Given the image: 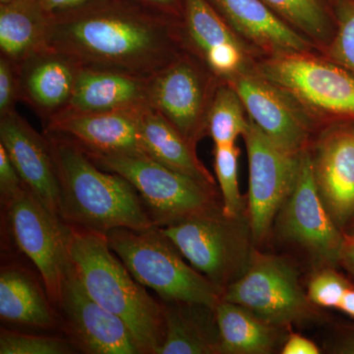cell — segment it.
<instances>
[{"label":"cell","instance_id":"484cf974","mask_svg":"<svg viewBox=\"0 0 354 354\" xmlns=\"http://www.w3.org/2000/svg\"><path fill=\"white\" fill-rule=\"evenodd\" d=\"M51 19L39 0L0 3V55L18 64L43 48Z\"/></svg>","mask_w":354,"mask_h":354},{"label":"cell","instance_id":"5bb4252c","mask_svg":"<svg viewBox=\"0 0 354 354\" xmlns=\"http://www.w3.org/2000/svg\"><path fill=\"white\" fill-rule=\"evenodd\" d=\"M225 82L241 97L249 120L274 145L295 155L308 148L311 121L285 93L254 70H245Z\"/></svg>","mask_w":354,"mask_h":354},{"label":"cell","instance_id":"44dd1931","mask_svg":"<svg viewBox=\"0 0 354 354\" xmlns=\"http://www.w3.org/2000/svg\"><path fill=\"white\" fill-rule=\"evenodd\" d=\"M149 79L113 70L81 66L68 104L53 120L74 114L106 113L149 106Z\"/></svg>","mask_w":354,"mask_h":354},{"label":"cell","instance_id":"8d00e7d4","mask_svg":"<svg viewBox=\"0 0 354 354\" xmlns=\"http://www.w3.org/2000/svg\"><path fill=\"white\" fill-rule=\"evenodd\" d=\"M138 1L167 15L180 18V19L183 17V0H138Z\"/></svg>","mask_w":354,"mask_h":354},{"label":"cell","instance_id":"8992f818","mask_svg":"<svg viewBox=\"0 0 354 354\" xmlns=\"http://www.w3.org/2000/svg\"><path fill=\"white\" fill-rule=\"evenodd\" d=\"M254 71L285 93L311 123L354 122V74L311 53L270 55Z\"/></svg>","mask_w":354,"mask_h":354},{"label":"cell","instance_id":"4316f807","mask_svg":"<svg viewBox=\"0 0 354 354\" xmlns=\"http://www.w3.org/2000/svg\"><path fill=\"white\" fill-rule=\"evenodd\" d=\"M286 24L313 43L327 48L335 22L330 0H261Z\"/></svg>","mask_w":354,"mask_h":354},{"label":"cell","instance_id":"1f68e13d","mask_svg":"<svg viewBox=\"0 0 354 354\" xmlns=\"http://www.w3.org/2000/svg\"><path fill=\"white\" fill-rule=\"evenodd\" d=\"M76 346L60 337L0 330V354H71Z\"/></svg>","mask_w":354,"mask_h":354},{"label":"cell","instance_id":"f1b7e54d","mask_svg":"<svg viewBox=\"0 0 354 354\" xmlns=\"http://www.w3.org/2000/svg\"><path fill=\"white\" fill-rule=\"evenodd\" d=\"M241 150L235 144L215 146L214 169L220 186L223 215L235 218L247 214V196L239 185V158Z\"/></svg>","mask_w":354,"mask_h":354},{"label":"cell","instance_id":"9a60e30c","mask_svg":"<svg viewBox=\"0 0 354 354\" xmlns=\"http://www.w3.org/2000/svg\"><path fill=\"white\" fill-rule=\"evenodd\" d=\"M309 149L317 191L344 232L354 216V122L324 127Z\"/></svg>","mask_w":354,"mask_h":354},{"label":"cell","instance_id":"52a82bcc","mask_svg":"<svg viewBox=\"0 0 354 354\" xmlns=\"http://www.w3.org/2000/svg\"><path fill=\"white\" fill-rule=\"evenodd\" d=\"M223 300L245 307L281 327L305 325L320 318L300 281L297 265L285 256L254 247L246 271L228 286Z\"/></svg>","mask_w":354,"mask_h":354},{"label":"cell","instance_id":"7bdbcfd3","mask_svg":"<svg viewBox=\"0 0 354 354\" xmlns=\"http://www.w3.org/2000/svg\"><path fill=\"white\" fill-rule=\"evenodd\" d=\"M349 1H353V2H354V0H349Z\"/></svg>","mask_w":354,"mask_h":354},{"label":"cell","instance_id":"ac0fdd59","mask_svg":"<svg viewBox=\"0 0 354 354\" xmlns=\"http://www.w3.org/2000/svg\"><path fill=\"white\" fill-rule=\"evenodd\" d=\"M17 65L20 102L38 114L44 127L68 104L81 65L69 55L46 46Z\"/></svg>","mask_w":354,"mask_h":354},{"label":"cell","instance_id":"60d3db41","mask_svg":"<svg viewBox=\"0 0 354 354\" xmlns=\"http://www.w3.org/2000/svg\"><path fill=\"white\" fill-rule=\"evenodd\" d=\"M344 234L346 235V236L353 237V239H354V216L353 220L349 221L348 225L344 227Z\"/></svg>","mask_w":354,"mask_h":354},{"label":"cell","instance_id":"d6a6232c","mask_svg":"<svg viewBox=\"0 0 354 354\" xmlns=\"http://www.w3.org/2000/svg\"><path fill=\"white\" fill-rule=\"evenodd\" d=\"M20 102L18 65L0 55V116L15 111Z\"/></svg>","mask_w":354,"mask_h":354},{"label":"cell","instance_id":"cb8c5ba5","mask_svg":"<svg viewBox=\"0 0 354 354\" xmlns=\"http://www.w3.org/2000/svg\"><path fill=\"white\" fill-rule=\"evenodd\" d=\"M221 335V354H272L286 341L290 328L274 325L232 302L216 307Z\"/></svg>","mask_w":354,"mask_h":354},{"label":"cell","instance_id":"2e32d148","mask_svg":"<svg viewBox=\"0 0 354 354\" xmlns=\"http://www.w3.org/2000/svg\"><path fill=\"white\" fill-rule=\"evenodd\" d=\"M181 37L185 50L220 80L228 81L247 70L241 38L207 0H183Z\"/></svg>","mask_w":354,"mask_h":354},{"label":"cell","instance_id":"277c9868","mask_svg":"<svg viewBox=\"0 0 354 354\" xmlns=\"http://www.w3.org/2000/svg\"><path fill=\"white\" fill-rule=\"evenodd\" d=\"M109 245L142 286L162 301L194 302L216 308L223 293L184 258L162 228H114L106 232Z\"/></svg>","mask_w":354,"mask_h":354},{"label":"cell","instance_id":"30bf717a","mask_svg":"<svg viewBox=\"0 0 354 354\" xmlns=\"http://www.w3.org/2000/svg\"><path fill=\"white\" fill-rule=\"evenodd\" d=\"M4 208L16 245L36 266L55 306L72 266L71 225L51 213L26 186Z\"/></svg>","mask_w":354,"mask_h":354},{"label":"cell","instance_id":"4fadbf2b","mask_svg":"<svg viewBox=\"0 0 354 354\" xmlns=\"http://www.w3.org/2000/svg\"><path fill=\"white\" fill-rule=\"evenodd\" d=\"M55 306L75 346L92 354H141L127 324L88 295L71 266Z\"/></svg>","mask_w":354,"mask_h":354},{"label":"cell","instance_id":"9c48e42d","mask_svg":"<svg viewBox=\"0 0 354 354\" xmlns=\"http://www.w3.org/2000/svg\"><path fill=\"white\" fill-rule=\"evenodd\" d=\"M309 147L300 155L297 184L279 209L272 230L281 243L304 255L314 270L339 268L344 234L317 191Z\"/></svg>","mask_w":354,"mask_h":354},{"label":"cell","instance_id":"836d02e7","mask_svg":"<svg viewBox=\"0 0 354 354\" xmlns=\"http://www.w3.org/2000/svg\"><path fill=\"white\" fill-rule=\"evenodd\" d=\"M24 186L6 149L0 144V198L2 206H6Z\"/></svg>","mask_w":354,"mask_h":354},{"label":"cell","instance_id":"ba28073f","mask_svg":"<svg viewBox=\"0 0 354 354\" xmlns=\"http://www.w3.org/2000/svg\"><path fill=\"white\" fill-rule=\"evenodd\" d=\"M160 228L223 295L246 271L255 247L247 214L228 218L221 213Z\"/></svg>","mask_w":354,"mask_h":354},{"label":"cell","instance_id":"7a4b0ae2","mask_svg":"<svg viewBox=\"0 0 354 354\" xmlns=\"http://www.w3.org/2000/svg\"><path fill=\"white\" fill-rule=\"evenodd\" d=\"M60 187V218L73 227L106 234L114 228L156 225L138 191L124 177L104 171L73 139L44 131Z\"/></svg>","mask_w":354,"mask_h":354},{"label":"cell","instance_id":"6da1fadb","mask_svg":"<svg viewBox=\"0 0 354 354\" xmlns=\"http://www.w3.org/2000/svg\"><path fill=\"white\" fill-rule=\"evenodd\" d=\"M44 46L81 66L151 78L185 51L181 19L138 0H90L57 13Z\"/></svg>","mask_w":354,"mask_h":354},{"label":"cell","instance_id":"ffe728a7","mask_svg":"<svg viewBox=\"0 0 354 354\" xmlns=\"http://www.w3.org/2000/svg\"><path fill=\"white\" fill-rule=\"evenodd\" d=\"M239 38L270 55L311 53L313 43L261 0H207Z\"/></svg>","mask_w":354,"mask_h":354},{"label":"cell","instance_id":"f546056e","mask_svg":"<svg viewBox=\"0 0 354 354\" xmlns=\"http://www.w3.org/2000/svg\"><path fill=\"white\" fill-rule=\"evenodd\" d=\"M335 31L327 50L328 59L354 74V2L330 0Z\"/></svg>","mask_w":354,"mask_h":354},{"label":"cell","instance_id":"7c38bea8","mask_svg":"<svg viewBox=\"0 0 354 354\" xmlns=\"http://www.w3.org/2000/svg\"><path fill=\"white\" fill-rule=\"evenodd\" d=\"M243 139L249 167L247 216L258 247L272 234L279 209L295 189L301 153L281 150L250 120Z\"/></svg>","mask_w":354,"mask_h":354},{"label":"cell","instance_id":"d590c367","mask_svg":"<svg viewBox=\"0 0 354 354\" xmlns=\"http://www.w3.org/2000/svg\"><path fill=\"white\" fill-rule=\"evenodd\" d=\"M322 353L321 348L311 339L304 335L291 333L286 337V341L281 348V354H319Z\"/></svg>","mask_w":354,"mask_h":354},{"label":"cell","instance_id":"e575fe53","mask_svg":"<svg viewBox=\"0 0 354 354\" xmlns=\"http://www.w3.org/2000/svg\"><path fill=\"white\" fill-rule=\"evenodd\" d=\"M327 353L354 354V323L337 324L326 344Z\"/></svg>","mask_w":354,"mask_h":354},{"label":"cell","instance_id":"ab89813d","mask_svg":"<svg viewBox=\"0 0 354 354\" xmlns=\"http://www.w3.org/2000/svg\"><path fill=\"white\" fill-rule=\"evenodd\" d=\"M339 310L344 312V314L354 318V286L349 288L342 298V304L339 305Z\"/></svg>","mask_w":354,"mask_h":354},{"label":"cell","instance_id":"d6986e66","mask_svg":"<svg viewBox=\"0 0 354 354\" xmlns=\"http://www.w3.org/2000/svg\"><path fill=\"white\" fill-rule=\"evenodd\" d=\"M146 106L62 116L51 120L44 131L66 135L87 152L145 156L140 144L139 124Z\"/></svg>","mask_w":354,"mask_h":354},{"label":"cell","instance_id":"e0dca14e","mask_svg":"<svg viewBox=\"0 0 354 354\" xmlns=\"http://www.w3.org/2000/svg\"><path fill=\"white\" fill-rule=\"evenodd\" d=\"M0 144L26 187L60 218L59 180L46 135L39 134L15 109L0 116Z\"/></svg>","mask_w":354,"mask_h":354},{"label":"cell","instance_id":"7402d4cb","mask_svg":"<svg viewBox=\"0 0 354 354\" xmlns=\"http://www.w3.org/2000/svg\"><path fill=\"white\" fill-rule=\"evenodd\" d=\"M139 135L146 157L205 185L216 188L215 178L197 157L195 146L150 106L142 111Z\"/></svg>","mask_w":354,"mask_h":354},{"label":"cell","instance_id":"3957f363","mask_svg":"<svg viewBox=\"0 0 354 354\" xmlns=\"http://www.w3.org/2000/svg\"><path fill=\"white\" fill-rule=\"evenodd\" d=\"M69 252L88 295L127 324L141 353H160L165 337L164 306L133 278L106 234L71 225Z\"/></svg>","mask_w":354,"mask_h":354},{"label":"cell","instance_id":"83f0119b","mask_svg":"<svg viewBox=\"0 0 354 354\" xmlns=\"http://www.w3.org/2000/svg\"><path fill=\"white\" fill-rule=\"evenodd\" d=\"M245 111L234 88L225 81L220 82L207 116V135L215 146L235 144L239 136L243 137L249 127Z\"/></svg>","mask_w":354,"mask_h":354},{"label":"cell","instance_id":"74e56055","mask_svg":"<svg viewBox=\"0 0 354 354\" xmlns=\"http://www.w3.org/2000/svg\"><path fill=\"white\" fill-rule=\"evenodd\" d=\"M88 1L90 0H39L44 11L50 15L76 8Z\"/></svg>","mask_w":354,"mask_h":354},{"label":"cell","instance_id":"603a6c76","mask_svg":"<svg viewBox=\"0 0 354 354\" xmlns=\"http://www.w3.org/2000/svg\"><path fill=\"white\" fill-rule=\"evenodd\" d=\"M165 337L158 354H221L216 308L194 302L164 301Z\"/></svg>","mask_w":354,"mask_h":354},{"label":"cell","instance_id":"8fae6325","mask_svg":"<svg viewBox=\"0 0 354 354\" xmlns=\"http://www.w3.org/2000/svg\"><path fill=\"white\" fill-rule=\"evenodd\" d=\"M220 79L185 50L149 79V106L196 147L207 135V116Z\"/></svg>","mask_w":354,"mask_h":354},{"label":"cell","instance_id":"4dcf8cb0","mask_svg":"<svg viewBox=\"0 0 354 354\" xmlns=\"http://www.w3.org/2000/svg\"><path fill=\"white\" fill-rule=\"evenodd\" d=\"M337 269L325 267L314 270L307 283L309 300L318 308H339L346 291L354 286Z\"/></svg>","mask_w":354,"mask_h":354},{"label":"cell","instance_id":"5b68a950","mask_svg":"<svg viewBox=\"0 0 354 354\" xmlns=\"http://www.w3.org/2000/svg\"><path fill=\"white\" fill-rule=\"evenodd\" d=\"M85 152L97 167L120 174L136 188L158 227H171L223 213L216 188L172 171L146 156Z\"/></svg>","mask_w":354,"mask_h":354},{"label":"cell","instance_id":"d4e9b609","mask_svg":"<svg viewBox=\"0 0 354 354\" xmlns=\"http://www.w3.org/2000/svg\"><path fill=\"white\" fill-rule=\"evenodd\" d=\"M53 304L46 288L21 268L6 267L0 272V316L6 322L41 329L57 326Z\"/></svg>","mask_w":354,"mask_h":354},{"label":"cell","instance_id":"f35d334b","mask_svg":"<svg viewBox=\"0 0 354 354\" xmlns=\"http://www.w3.org/2000/svg\"><path fill=\"white\" fill-rule=\"evenodd\" d=\"M339 265V268L354 279V239L353 237L344 235Z\"/></svg>","mask_w":354,"mask_h":354},{"label":"cell","instance_id":"b9f144b4","mask_svg":"<svg viewBox=\"0 0 354 354\" xmlns=\"http://www.w3.org/2000/svg\"><path fill=\"white\" fill-rule=\"evenodd\" d=\"M12 1V0H0V3H6V2Z\"/></svg>","mask_w":354,"mask_h":354}]
</instances>
